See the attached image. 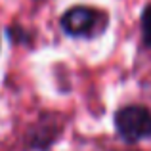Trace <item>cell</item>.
<instances>
[{
    "mask_svg": "<svg viewBox=\"0 0 151 151\" xmlns=\"http://www.w3.org/2000/svg\"><path fill=\"white\" fill-rule=\"evenodd\" d=\"M115 128L128 144L151 138V111L144 105H126L115 115Z\"/></svg>",
    "mask_w": 151,
    "mask_h": 151,
    "instance_id": "6da1fadb",
    "label": "cell"
},
{
    "mask_svg": "<svg viewBox=\"0 0 151 151\" xmlns=\"http://www.w3.org/2000/svg\"><path fill=\"white\" fill-rule=\"evenodd\" d=\"M98 12L88 6H75L61 15V27L71 37H84L96 31Z\"/></svg>",
    "mask_w": 151,
    "mask_h": 151,
    "instance_id": "7a4b0ae2",
    "label": "cell"
},
{
    "mask_svg": "<svg viewBox=\"0 0 151 151\" xmlns=\"http://www.w3.org/2000/svg\"><path fill=\"white\" fill-rule=\"evenodd\" d=\"M142 31H144V42L151 46V4L145 6L142 14Z\"/></svg>",
    "mask_w": 151,
    "mask_h": 151,
    "instance_id": "3957f363",
    "label": "cell"
}]
</instances>
